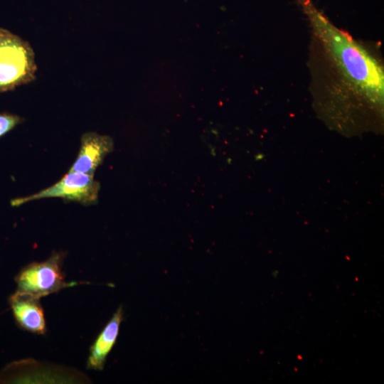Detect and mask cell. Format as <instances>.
I'll use <instances>...</instances> for the list:
<instances>
[{
  "mask_svg": "<svg viewBox=\"0 0 384 384\" xmlns=\"http://www.w3.org/2000/svg\"><path fill=\"white\" fill-rule=\"evenodd\" d=\"M112 149L113 141L110 137L86 132L82 135L79 153L68 171L94 175L97 167Z\"/></svg>",
  "mask_w": 384,
  "mask_h": 384,
  "instance_id": "cell-5",
  "label": "cell"
},
{
  "mask_svg": "<svg viewBox=\"0 0 384 384\" xmlns=\"http://www.w3.org/2000/svg\"><path fill=\"white\" fill-rule=\"evenodd\" d=\"M64 254L53 252L43 262H33L25 266L16 277V292L41 299L62 289L76 285L67 282L62 271Z\"/></svg>",
  "mask_w": 384,
  "mask_h": 384,
  "instance_id": "cell-3",
  "label": "cell"
},
{
  "mask_svg": "<svg viewBox=\"0 0 384 384\" xmlns=\"http://www.w3.org/2000/svg\"><path fill=\"white\" fill-rule=\"evenodd\" d=\"M24 119L18 115L3 112L0 113V137L5 135Z\"/></svg>",
  "mask_w": 384,
  "mask_h": 384,
  "instance_id": "cell-8",
  "label": "cell"
},
{
  "mask_svg": "<svg viewBox=\"0 0 384 384\" xmlns=\"http://www.w3.org/2000/svg\"><path fill=\"white\" fill-rule=\"evenodd\" d=\"M35 53L28 41L0 28V93L36 79Z\"/></svg>",
  "mask_w": 384,
  "mask_h": 384,
  "instance_id": "cell-2",
  "label": "cell"
},
{
  "mask_svg": "<svg viewBox=\"0 0 384 384\" xmlns=\"http://www.w3.org/2000/svg\"><path fill=\"white\" fill-rule=\"evenodd\" d=\"M122 320L123 309L119 306L90 346L87 368L97 370L104 368L106 358L116 343Z\"/></svg>",
  "mask_w": 384,
  "mask_h": 384,
  "instance_id": "cell-7",
  "label": "cell"
},
{
  "mask_svg": "<svg viewBox=\"0 0 384 384\" xmlns=\"http://www.w3.org/2000/svg\"><path fill=\"white\" fill-rule=\"evenodd\" d=\"M342 79L370 102L383 99V72L378 62L350 36L335 27L310 0H297Z\"/></svg>",
  "mask_w": 384,
  "mask_h": 384,
  "instance_id": "cell-1",
  "label": "cell"
},
{
  "mask_svg": "<svg viewBox=\"0 0 384 384\" xmlns=\"http://www.w3.org/2000/svg\"><path fill=\"white\" fill-rule=\"evenodd\" d=\"M100 188V183L92 174L68 171L55 184L31 196L13 199L11 204L18 206L41 198H61L90 205L97 201Z\"/></svg>",
  "mask_w": 384,
  "mask_h": 384,
  "instance_id": "cell-4",
  "label": "cell"
},
{
  "mask_svg": "<svg viewBox=\"0 0 384 384\" xmlns=\"http://www.w3.org/2000/svg\"><path fill=\"white\" fill-rule=\"evenodd\" d=\"M9 303L14 317L21 329L36 334L46 333V320L40 299L15 292Z\"/></svg>",
  "mask_w": 384,
  "mask_h": 384,
  "instance_id": "cell-6",
  "label": "cell"
}]
</instances>
